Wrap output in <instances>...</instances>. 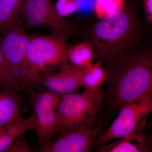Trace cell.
I'll return each instance as SVG.
<instances>
[{
  "label": "cell",
  "instance_id": "21",
  "mask_svg": "<svg viewBox=\"0 0 152 152\" xmlns=\"http://www.w3.org/2000/svg\"><path fill=\"white\" fill-rule=\"evenodd\" d=\"M145 14L148 23L152 22V0H144Z\"/></svg>",
  "mask_w": 152,
  "mask_h": 152
},
{
  "label": "cell",
  "instance_id": "2",
  "mask_svg": "<svg viewBox=\"0 0 152 152\" xmlns=\"http://www.w3.org/2000/svg\"><path fill=\"white\" fill-rule=\"evenodd\" d=\"M105 94L100 88L85 90L83 94L75 92L61 96L56 112L58 132L61 135L95 121Z\"/></svg>",
  "mask_w": 152,
  "mask_h": 152
},
{
  "label": "cell",
  "instance_id": "8",
  "mask_svg": "<svg viewBox=\"0 0 152 152\" xmlns=\"http://www.w3.org/2000/svg\"><path fill=\"white\" fill-rule=\"evenodd\" d=\"M95 121L83 125L61 135L55 140L40 147L41 152H87L103 132V124L95 125Z\"/></svg>",
  "mask_w": 152,
  "mask_h": 152
},
{
  "label": "cell",
  "instance_id": "10",
  "mask_svg": "<svg viewBox=\"0 0 152 152\" xmlns=\"http://www.w3.org/2000/svg\"><path fill=\"white\" fill-rule=\"evenodd\" d=\"M81 69L69 64L59 67V71L54 74L48 72L41 77V86L46 87L51 92L61 95L75 92L81 88Z\"/></svg>",
  "mask_w": 152,
  "mask_h": 152
},
{
  "label": "cell",
  "instance_id": "16",
  "mask_svg": "<svg viewBox=\"0 0 152 152\" xmlns=\"http://www.w3.org/2000/svg\"><path fill=\"white\" fill-rule=\"evenodd\" d=\"M0 88L16 93L23 91L16 75L4 56L1 48Z\"/></svg>",
  "mask_w": 152,
  "mask_h": 152
},
{
  "label": "cell",
  "instance_id": "3",
  "mask_svg": "<svg viewBox=\"0 0 152 152\" xmlns=\"http://www.w3.org/2000/svg\"><path fill=\"white\" fill-rule=\"evenodd\" d=\"M30 36L18 18L11 20L0 31V48L12 69L23 91L30 93L37 89L33 83L27 61V49Z\"/></svg>",
  "mask_w": 152,
  "mask_h": 152
},
{
  "label": "cell",
  "instance_id": "22",
  "mask_svg": "<svg viewBox=\"0 0 152 152\" xmlns=\"http://www.w3.org/2000/svg\"><path fill=\"white\" fill-rule=\"evenodd\" d=\"M4 128L5 125L3 126H0V136L2 134L3 132H4Z\"/></svg>",
  "mask_w": 152,
  "mask_h": 152
},
{
  "label": "cell",
  "instance_id": "14",
  "mask_svg": "<svg viewBox=\"0 0 152 152\" xmlns=\"http://www.w3.org/2000/svg\"><path fill=\"white\" fill-rule=\"evenodd\" d=\"M107 79V72L102 67L101 60L88 67L81 69V83L86 90L99 89Z\"/></svg>",
  "mask_w": 152,
  "mask_h": 152
},
{
  "label": "cell",
  "instance_id": "12",
  "mask_svg": "<svg viewBox=\"0 0 152 152\" xmlns=\"http://www.w3.org/2000/svg\"><path fill=\"white\" fill-rule=\"evenodd\" d=\"M36 126L34 116L22 117L13 122L5 125L4 129L0 136V152H4L20 136L29 131H34Z\"/></svg>",
  "mask_w": 152,
  "mask_h": 152
},
{
  "label": "cell",
  "instance_id": "4",
  "mask_svg": "<svg viewBox=\"0 0 152 152\" xmlns=\"http://www.w3.org/2000/svg\"><path fill=\"white\" fill-rule=\"evenodd\" d=\"M65 36H30L26 58L33 83L41 88V77L53 66L68 64Z\"/></svg>",
  "mask_w": 152,
  "mask_h": 152
},
{
  "label": "cell",
  "instance_id": "20",
  "mask_svg": "<svg viewBox=\"0 0 152 152\" xmlns=\"http://www.w3.org/2000/svg\"><path fill=\"white\" fill-rule=\"evenodd\" d=\"M6 152H30L29 147L25 138V134L20 136L5 151Z\"/></svg>",
  "mask_w": 152,
  "mask_h": 152
},
{
  "label": "cell",
  "instance_id": "13",
  "mask_svg": "<svg viewBox=\"0 0 152 152\" xmlns=\"http://www.w3.org/2000/svg\"><path fill=\"white\" fill-rule=\"evenodd\" d=\"M148 144L140 130L133 132L118 141L102 147L100 152H142L148 151Z\"/></svg>",
  "mask_w": 152,
  "mask_h": 152
},
{
  "label": "cell",
  "instance_id": "18",
  "mask_svg": "<svg viewBox=\"0 0 152 152\" xmlns=\"http://www.w3.org/2000/svg\"><path fill=\"white\" fill-rule=\"evenodd\" d=\"M24 0H0V31L11 20L18 16Z\"/></svg>",
  "mask_w": 152,
  "mask_h": 152
},
{
  "label": "cell",
  "instance_id": "5",
  "mask_svg": "<svg viewBox=\"0 0 152 152\" xmlns=\"http://www.w3.org/2000/svg\"><path fill=\"white\" fill-rule=\"evenodd\" d=\"M152 93L146 94L121 108L110 126L97 139V145L104 146L112 140L121 138L141 130L147 116L152 111Z\"/></svg>",
  "mask_w": 152,
  "mask_h": 152
},
{
  "label": "cell",
  "instance_id": "11",
  "mask_svg": "<svg viewBox=\"0 0 152 152\" xmlns=\"http://www.w3.org/2000/svg\"><path fill=\"white\" fill-rule=\"evenodd\" d=\"M21 102L18 93L0 88V126L23 117L20 111Z\"/></svg>",
  "mask_w": 152,
  "mask_h": 152
},
{
  "label": "cell",
  "instance_id": "7",
  "mask_svg": "<svg viewBox=\"0 0 152 152\" xmlns=\"http://www.w3.org/2000/svg\"><path fill=\"white\" fill-rule=\"evenodd\" d=\"M20 11L31 28H45L64 36L69 31V25L57 13L51 0H24Z\"/></svg>",
  "mask_w": 152,
  "mask_h": 152
},
{
  "label": "cell",
  "instance_id": "17",
  "mask_svg": "<svg viewBox=\"0 0 152 152\" xmlns=\"http://www.w3.org/2000/svg\"><path fill=\"white\" fill-rule=\"evenodd\" d=\"M124 0H95L94 9L100 19L112 16L122 11Z\"/></svg>",
  "mask_w": 152,
  "mask_h": 152
},
{
  "label": "cell",
  "instance_id": "9",
  "mask_svg": "<svg viewBox=\"0 0 152 152\" xmlns=\"http://www.w3.org/2000/svg\"><path fill=\"white\" fill-rule=\"evenodd\" d=\"M123 10L112 16L101 19L95 25L94 34L98 43L112 47L129 35L133 22L130 15Z\"/></svg>",
  "mask_w": 152,
  "mask_h": 152
},
{
  "label": "cell",
  "instance_id": "6",
  "mask_svg": "<svg viewBox=\"0 0 152 152\" xmlns=\"http://www.w3.org/2000/svg\"><path fill=\"white\" fill-rule=\"evenodd\" d=\"M30 102L36 121L35 132L40 147L46 145L58 132L56 110L60 95L50 91L30 92Z\"/></svg>",
  "mask_w": 152,
  "mask_h": 152
},
{
  "label": "cell",
  "instance_id": "19",
  "mask_svg": "<svg viewBox=\"0 0 152 152\" xmlns=\"http://www.w3.org/2000/svg\"><path fill=\"white\" fill-rule=\"evenodd\" d=\"M79 7L78 3L76 0H58L54 7L57 13L63 17L73 13Z\"/></svg>",
  "mask_w": 152,
  "mask_h": 152
},
{
  "label": "cell",
  "instance_id": "1",
  "mask_svg": "<svg viewBox=\"0 0 152 152\" xmlns=\"http://www.w3.org/2000/svg\"><path fill=\"white\" fill-rule=\"evenodd\" d=\"M107 72L108 90L113 107L126 104L152 93V59L150 53L124 54Z\"/></svg>",
  "mask_w": 152,
  "mask_h": 152
},
{
  "label": "cell",
  "instance_id": "15",
  "mask_svg": "<svg viewBox=\"0 0 152 152\" xmlns=\"http://www.w3.org/2000/svg\"><path fill=\"white\" fill-rule=\"evenodd\" d=\"M66 55L72 66L84 69L93 64L94 56L92 49L86 42L67 49Z\"/></svg>",
  "mask_w": 152,
  "mask_h": 152
}]
</instances>
